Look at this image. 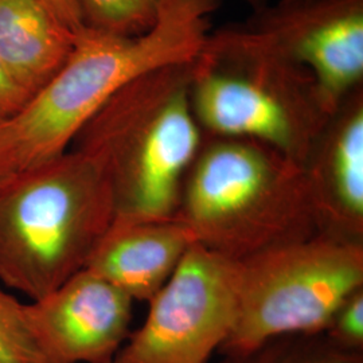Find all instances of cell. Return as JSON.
<instances>
[{
    "instance_id": "obj_2",
    "label": "cell",
    "mask_w": 363,
    "mask_h": 363,
    "mask_svg": "<svg viewBox=\"0 0 363 363\" xmlns=\"http://www.w3.org/2000/svg\"><path fill=\"white\" fill-rule=\"evenodd\" d=\"M194 64L164 66L136 78L70 144L103 171L115 220L175 217L184 175L203 142L190 101Z\"/></svg>"
},
{
    "instance_id": "obj_10",
    "label": "cell",
    "mask_w": 363,
    "mask_h": 363,
    "mask_svg": "<svg viewBox=\"0 0 363 363\" xmlns=\"http://www.w3.org/2000/svg\"><path fill=\"white\" fill-rule=\"evenodd\" d=\"M320 234L363 242V93L352 91L304 164Z\"/></svg>"
},
{
    "instance_id": "obj_6",
    "label": "cell",
    "mask_w": 363,
    "mask_h": 363,
    "mask_svg": "<svg viewBox=\"0 0 363 363\" xmlns=\"http://www.w3.org/2000/svg\"><path fill=\"white\" fill-rule=\"evenodd\" d=\"M237 262V315L220 355L272 337L325 333L340 304L363 288V242L325 234Z\"/></svg>"
},
{
    "instance_id": "obj_3",
    "label": "cell",
    "mask_w": 363,
    "mask_h": 363,
    "mask_svg": "<svg viewBox=\"0 0 363 363\" xmlns=\"http://www.w3.org/2000/svg\"><path fill=\"white\" fill-rule=\"evenodd\" d=\"M175 217L230 261L320 234L306 167L241 138L203 136Z\"/></svg>"
},
{
    "instance_id": "obj_5",
    "label": "cell",
    "mask_w": 363,
    "mask_h": 363,
    "mask_svg": "<svg viewBox=\"0 0 363 363\" xmlns=\"http://www.w3.org/2000/svg\"><path fill=\"white\" fill-rule=\"evenodd\" d=\"M190 101L203 136L267 144L304 166L331 115L311 73L210 38L195 60Z\"/></svg>"
},
{
    "instance_id": "obj_13",
    "label": "cell",
    "mask_w": 363,
    "mask_h": 363,
    "mask_svg": "<svg viewBox=\"0 0 363 363\" xmlns=\"http://www.w3.org/2000/svg\"><path fill=\"white\" fill-rule=\"evenodd\" d=\"M220 357L218 363H363V354L339 349L325 333L272 337L252 350Z\"/></svg>"
},
{
    "instance_id": "obj_16",
    "label": "cell",
    "mask_w": 363,
    "mask_h": 363,
    "mask_svg": "<svg viewBox=\"0 0 363 363\" xmlns=\"http://www.w3.org/2000/svg\"><path fill=\"white\" fill-rule=\"evenodd\" d=\"M325 334L339 349L363 354V288L340 304Z\"/></svg>"
},
{
    "instance_id": "obj_8",
    "label": "cell",
    "mask_w": 363,
    "mask_h": 363,
    "mask_svg": "<svg viewBox=\"0 0 363 363\" xmlns=\"http://www.w3.org/2000/svg\"><path fill=\"white\" fill-rule=\"evenodd\" d=\"M115 363H208L237 315V262L195 242Z\"/></svg>"
},
{
    "instance_id": "obj_9",
    "label": "cell",
    "mask_w": 363,
    "mask_h": 363,
    "mask_svg": "<svg viewBox=\"0 0 363 363\" xmlns=\"http://www.w3.org/2000/svg\"><path fill=\"white\" fill-rule=\"evenodd\" d=\"M133 300L89 269L28 303L33 327L57 363H111L130 335Z\"/></svg>"
},
{
    "instance_id": "obj_7",
    "label": "cell",
    "mask_w": 363,
    "mask_h": 363,
    "mask_svg": "<svg viewBox=\"0 0 363 363\" xmlns=\"http://www.w3.org/2000/svg\"><path fill=\"white\" fill-rule=\"evenodd\" d=\"M210 38L307 69L331 116L362 86L363 0H280Z\"/></svg>"
},
{
    "instance_id": "obj_19",
    "label": "cell",
    "mask_w": 363,
    "mask_h": 363,
    "mask_svg": "<svg viewBox=\"0 0 363 363\" xmlns=\"http://www.w3.org/2000/svg\"><path fill=\"white\" fill-rule=\"evenodd\" d=\"M18 174L7 142L6 121H0V187Z\"/></svg>"
},
{
    "instance_id": "obj_12",
    "label": "cell",
    "mask_w": 363,
    "mask_h": 363,
    "mask_svg": "<svg viewBox=\"0 0 363 363\" xmlns=\"http://www.w3.org/2000/svg\"><path fill=\"white\" fill-rule=\"evenodd\" d=\"M76 34L42 0H0V60L33 97L64 66Z\"/></svg>"
},
{
    "instance_id": "obj_21",
    "label": "cell",
    "mask_w": 363,
    "mask_h": 363,
    "mask_svg": "<svg viewBox=\"0 0 363 363\" xmlns=\"http://www.w3.org/2000/svg\"><path fill=\"white\" fill-rule=\"evenodd\" d=\"M111 363H115V362H111Z\"/></svg>"
},
{
    "instance_id": "obj_4",
    "label": "cell",
    "mask_w": 363,
    "mask_h": 363,
    "mask_svg": "<svg viewBox=\"0 0 363 363\" xmlns=\"http://www.w3.org/2000/svg\"><path fill=\"white\" fill-rule=\"evenodd\" d=\"M113 220L109 183L79 151L16 174L0 187V281L46 298L86 268Z\"/></svg>"
},
{
    "instance_id": "obj_20",
    "label": "cell",
    "mask_w": 363,
    "mask_h": 363,
    "mask_svg": "<svg viewBox=\"0 0 363 363\" xmlns=\"http://www.w3.org/2000/svg\"><path fill=\"white\" fill-rule=\"evenodd\" d=\"M247 3L253 7V10L256 11V10H259L261 7H264V6H267V3H265V0H247Z\"/></svg>"
},
{
    "instance_id": "obj_14",
    "label": "cell",
    "mask_w": 363,
    "mask_h": 363,
    "mask_svg": "<svg viewBox=\"0 0 363 363\" xmlns=\"http://www.w3.org/2000/svg\"><path fill=\"white\" fill-rule=\"evenodd\" d=\"M84 26L123 37L148 33L167 0H78Z\"/></svg>"
},
{
    "instance_id": "obj_11",
    "label": "cell",
    "mask_w": 363,
    "mask_h": 363,
    "mask_svg": "<svg viewBox=\"0 0 363 363\" xmlns=\"http://www.w3.org/2000/svg\"><path fill=\"white\" fill-rule=\"evenodd\" d=\"M195 237L179 218L113 220L85 269L148 303L169 281Z\"/></svg>"
},
{
    "instance_id": "obj_17",
    "label": "cell",
    "mask_w": 363,
    "mask_h": 363,
    "mask_svg": "<svg viewBox=\"0 0 363 363\" xmlns=\"http://www.w3.org/2000/svg\"><path fill=\"white\" fill-rule=\"evenodd\" d=\"M31 99L33 96L13 79L0 60V121H7L19 115Z\"/></svg>"
},
{
    "instance_id": "obj_18",
    "label": "cell",
    "mask_w": 363,
    "mask_h": 363,
    "mask_svg": "<svg viewBox=\"0 0 363 363\" xmlns=\"http://www.w3.org/2000/svg\"><path fill=\"white\" fill-rule=\"evenodd\" d=\"M64 23L74 31L84 28L82 13L78 0H42Z\"/></svg>"
},
{
    "instance_id": "obj_1",
    "label": "cell",
    "mask_w": 363,
    "mask_h": 363,
    "mask_svg": "<svg viewBox=\"0 0 363 363\" xmlns=\"http://www.w3.org/2000/svg\"><path fill=\"white\" fill-rule=\"evenodd\" d=\"M220 0H167L155 26L136 37L81 28L73 50L26 108L6 121L19 172L65 154L79 130L121 88L169 65L193 62Z\"/></svg>"
},
{
    "instance_id": "obj_15",
    "label": "cell",
    "mask_w": 363,
    "mask_h": 363,
    "mask_svg": "<svg viewBox=\"0 0 363 363\" xmlns=\"http://www.w3.org/2000/svg\"><path fill=\"white\" fill-rule=\"evenodd\" d=\"M0 363H57L33 327L28 304L0 289Z\"/></svg>"
}]
</instances>
